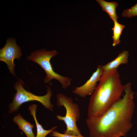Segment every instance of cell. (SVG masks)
Segmentation results:
<instances>
[{
	"instance_id": "8992f818",
	"label": "cell",
	"mask_w": 137,
	"mask_h": 137,
	"mask_svg": "<svg viewBox=\"0 0 137 137\" xmlns=\"http://www.w3.org/2000/svg\"><path fill=\"white\" fill-rule=\"evenodd\" d=\"M22 55L21 48L13 38L7 40L5 45L0 50V61L7 64L10 72L15 76H16L14 72L15 65L14 60L15 59L18 60Z\"/></svg>"
},
{
	"instance_id": "8fae6325",
	"label": "cell",
	"mask_w": 137,
	"mask_h": 137,
	"mask_svg": "<svg viewBox=\"0 0 137 137\" xmlns=\"http://www.w3.org/2000/svg\"><path fill=\"white\" fill-rule=\"evenodd\" d=\"M96 1L101 7L103 11L108 14L113 22L117 20L118 17L116 13V9L118 4L116 2H108L104 0Z\"/></svg>"
},
{
	"instance_id": "52a82bcc",
	"label": "cell",
	"mask_w": 137,
	"mask_h": 137,
	"mask_svg": "<svg viewBox=\"0 0 137 137\" xmlns=\"http://www.w3.org/2000/svg\"><path fill=\"white\" fill-rule=\"evenodd\" d=\"M103 72L102 65L99 64L96 71L93 73L89 79L82 86L75 88L72 92L83 98L91 95L98 85L97 82L99 81Z\"/></svg>"
},
{
	"instance_id": "6da1fadb",
	"label": "cell",
	"mask_w": 137,
	"mask_h": 137,
	"mask_svg": "<svg viewBox=\"0 0 137 137\" xmlns=\"http://www.w3.org/2000/svg\"><path fill=\"white\" fill-rule=\"evenodd\" d=\"M125 85V95L101 116L86 119L90 137L125 136L132 128L135 108L131 83Z\"/></svg>"
},
{
	"instance_id": "4fadbf2b",
	"label": "cell",
	"mask_w": 137,
	"mask_h": 137,
	"mask_svg": "<svg viewBox=\"0 0 137 137\" xmlns=\"http://www.w3.org/2000/svg\"><path fill=\"white\" fill-rule=\"evenodd\" d=\"M136 16H137V3L130 8L125 10L122 14V16L123 17L131 18Z\"/></svg>"
},
{
	"instance_id": "7a4b0ae2",
	"label": "cell",
	"mask_w": 137,
	"mask_h": 137,
	"mask_svg": "<svg viewBox=\"0 0 137 137\" xmlns=\"http://www.w3.org/2000/svg\"><path fill=\"white\" fill-rule=\"evenodd\" d=\"M124 89L117 69L104 71L99 84L90 98L88 117L102 115L121 98Z\"/></svg>"
},
{
	"instance_id": "5bb4252c",
	"label": "cell",
	"mask_w": 137,
	"mask_h": 137,
	"mask_svg": "<svg viewBox=\"0 0 137 137\" xmlns=\"http://www.w3.org/2000/svg\"><path fill=\"white\" fill-rule=\"evenodd\" d=\"M50 136L55 137H86L81 135L80 136L67 135L59 133L57 131L54 130L50 134Z\"/></svg>"
},
{
	"instance_id": "3957f363",
	"label": "cell",
	"mask_w": 137,
	"mask_h": 137,
	"mask_svg": "<svg viewBox=\"0 0 137 137\" xmlns=\"http://www.w3.org/2000/svg\"><path fill=\"white\" fill-rule=\"evenodd\" d=\"M58 53V52L55 50L48 51L43 49L32 52L30 55L27 56V59L37 63L45 71L46 75L44 80V83H49L52 80L55 79L61 84L63 89H65L71 85L72 79L55 72L50 62L51 58Z\"/></svg>"
},
{
	"instance_id": "5b68a950",
	"label": "cell",
	"mask_w": 137,
	"mask_h": 137,
	"mask_svg": "<svg viewBox=\"0 0 137 137\" xmlns=\"http://www.w3.org/2000/svg\"><path fill=\"white\" fill-rule=\"evenodd\" d=\"M56 98L57 105L59 107L63 106L66 110L65 116L59 115L56 116L58 120L63 121L66 125V129L64 131L63 133L75 136L81 135L76 124L80 116V110L78 105L73 102L71 98L62 93H58Z\"/></svg>"
},
{
	"instance_id": "277c9868",
	"label": "cell",
	"mask_w": 137,
	"mask_h": 137,
	"mask_svg": "<svg viewBox=\"0 0 137 137\" xmlns=\"http://www.w3.org/2000/svg\"><path fill=\"white\" fill-rule=\"evenodd\" d=\"M23 83L22 80L19 79L14 83V88L16 91V92L13 96L12 102L9 105L8 113H12L17 111L22 104L33 101L40 102L47 109L52 111L54 106L50 101V98L52 95L50 87L46 85L47 88V94L43 96H38L25 90L23 87Z\"/></svg>"
},
{
	"instance_id": "ba28073f",
	"label": "cell",
	"mask_w": 137,
	"mask_h": 137,
	"mask_svg": "<svg viewBox=\"0 0 137 137\" xmlns=\"http://www.w3.org/2000/svg\"><path fill=\"white\" fill-rule=\"evenodd\" d=\"M13 121L17 125L19 129L22 130L27 137H35L32 131L35 125L24 119L20 114L15 115Z\"/></svg>"
},
{
	"instance_id": "7c38bea8",
	"label": "cell",
	"mask_w": 137,
	"mask_h": 137,
	"mask_svg": "<svg viewBox=\"0 0 137 137\" xmlns=\"http://www.w3.org/2000/svg\"><path fill=\"white\" fill-rule=\"evenodd\" d=\"M114 22V26L112 28L113 32L112 36L113 42L112 44L113 46L118 44L120 42V37L123 29L125 27V25L119 23L117 20Z\"/></svg>"
},
{
	"instance_id": "30bf717a",
	"label": "cell",
	"mask_w": 137,
	"mask_h": 137,
	"mask_svg": "<svg viewBox=\"0 0 137 137\" xmlns=\"http://www.w3.org/2000/svg\"><path fill=\"white\" fill-rule=\"evenodd\" d=\"M37 107V105L33 104L30 105L28 108L30 111V115L32 116L36 124L37 133L35 137H45L48 134L51 133L55 129L57 128V126H54L51 129L48 130L44 129L42 126L38 123L37 119L36 113Z\"/></svg>"
},
{
	"instance_id": "9c48e42d",
	"label": "cell",
	"mask_w": 137,
	"mask_h": 137,
	"mask_svg": "<svg viewBox=\"0 0 137 137\" xmlns=\"http://www.w3.org/2000/svg\"><path fill=\"white\" fill-rule=\"evenodd\" d=\"M129 55L128 51L126 50L123 51L119 54L115 59L106 64L102 65L103 71L117 69L120 65L127 64L128 62Z\"/></svg>"
}]
</instances>
